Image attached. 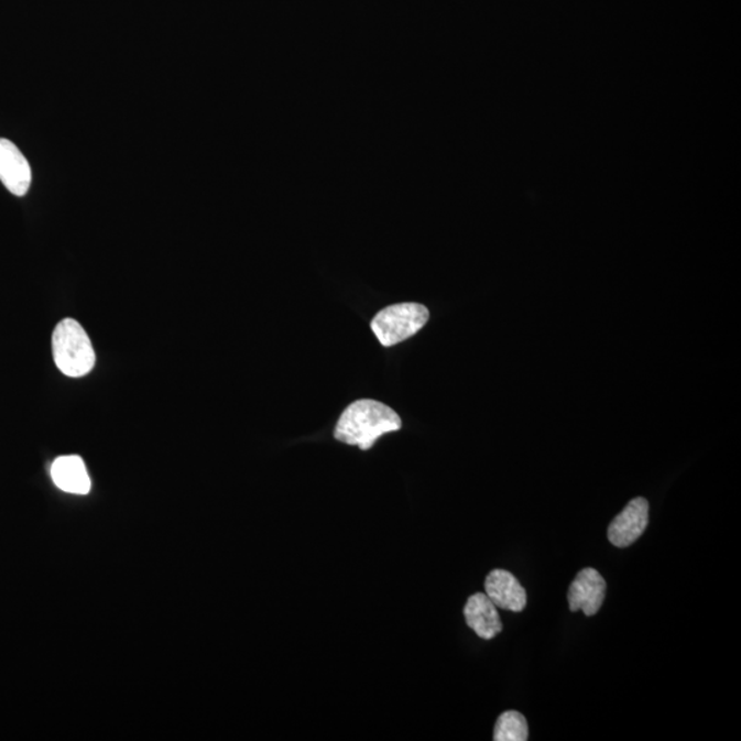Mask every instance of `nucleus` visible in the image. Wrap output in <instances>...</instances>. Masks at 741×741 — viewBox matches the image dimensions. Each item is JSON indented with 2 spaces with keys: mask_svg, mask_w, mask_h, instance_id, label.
Listing matches in <instances>:
<instances>
[{
  "mask_svg": "<svg viewBox=\"0 0 741 741\" xmlns=\"http://www.w3.org/2000/svg\"><path fill=\"white\" fill-rule=\"evenodd\" d=\"M403 427L397 412L375 400H358L342 412L334 431L337 442L369 450L384 434Z\"/></svg>",
  "mask_w": 741,
  "mask_h": 741,
  "instance_id": "1",
  "label": "nucleus"
},
{
  "mask_svg": "<svg viewBox=\"0 0 741 741\" xmlns=\"http://www.w3.org/2000/svg\"><path fill=\"white\" fill-rule=\"evenodd\" d=\"M53 355L58 370L66 377L81 378L95 366V352L90 337L79 322H59L53 334Z\"/></svg>",
  "mask_w": 741,
  "mask_h": 741,
  "instance_id": "2",
  "label": "nucleus"
},
{
  "mask_svg": "<svg viewBox=\"0 0 741 741\" xmlns=\"http://www.w3.org/2000/svg\"><path fill=\"white\" fill-rule=\"evenodd\" d=\"M431 319V312L425 305L404 303L390 305L378 312L371 322V330L382 347H394L414 337Z\"/></svg>",
  "mask_w": 741,
  "mask_h": 741,
  "instance_id": "3",
  "label": "nucleus"
},
{
  "mask_svg": "<svg viewBox=\"0 0 741 741\" xmlns=\"http://www.w3.org/2000/svg\"><path fill=\"white\" fill-rule=\"evenodd\" d=\"M650 522V504L643 498L633 499L609 526L610 543L617 548H628L643 536Z\"/></svg>",
  "mask_w": 741,
  "mask_h": 741,
  "instance_id": "4",
  "label": "nucleus"
},
{
  "mask_svg": "<svg viewBox=\"0 0 741 741\" xmlns=\"http://www.w3.org/2000/svg\"><path fill=\"white\" fill-rule=\"evenodd\" d=\"M606 579L595 568H584L577 574L568 589V607L570 611H582L585 615L598 614L606 599Z\"/></svg>",
  "mask_w": 741,
  "mask_h": 741,
  "instance_id": "5",
  "label": "nucleus"
},
{
  "mask_svg": "<svg viewBox=\"0 0 741 741\" xmlns=\"http://www.w3.org/2000/svg\"><path fill=\"white\" fill-rule=\"evenodd\" d=\"M0 182L17 197H24L30 192L32 182L31 165L8 139L0 138Z\"/></svg>",
  "mask_w": 741,
  "mask_h": 741,
  "instance_id": "6",
  "label": "nucleus"
},
{
  "mask_svg": "<svg viewBox=\"0 0 741 741\" xmlns=\"http://www.w3.org/2000/svg\"><path fill=\"white\" fill-rule=\"evenodd\" d=\"M484 593L498 609L522 612L527 603V593L510 571L493 570L484 579Z\"/></svg>",
  "mask_w": 741,
  "mask_h": 741,
  "instance_id": "7",
  "label": "nucleus"
},
{
  "mask_svg": "<svg viewBox=\"0 0 741 741\" xmlns=\"http://www.w3.org/2000/svg\"><path fill=\"white\" fill-rule=\"evenodd\" d=\"M465 618L468 628L477 633L478 638L492 640L503 632L498 607L493 604L487 593L470 596L465 607Z\"/></svg>",
  "mask_w": 741,
  "mask_h": 741,
  "instance_id": "8",
  "label": "nucleus"
},
{
  "mask_svg": "<svg viewBox=\"0 0 741 741\" xmlns=\"http://www.w3.org/2000/svg\"><path fill=\"white\" fill-rule=\"evenodd\" d=\"M55 484L66 493L87 494L91 489V479L87 467L79 456H61L52 466Z\"/></svg>",
  "mask_w": 741,
  "mask_h": 741,
  "instance_id": "9",
  "label": "nucleus"
},
{
  "mask_svg": "<svg viewBox=\"0 0 741 741\" xmlns=\"http://www.w3.org/2000/svg\"><path fill=\"white\" fill-rule=\"evenodd\" d=\"M494 741H526L528 727L525 716L520 711H505L494 726Z\"/></svg>",
  "mask_w": 741,
  "mask_h": 741,
  "instance_id": "10",
  "label": "nucleus"
}]
</instances>
